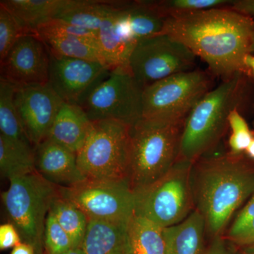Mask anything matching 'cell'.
<instances>
[{
	"instance_id": "4",
	"label": "cell",
	"mask_w": 254,
	"mask_h": 254,
	"mask_svg": "<svg viewBox=\"0 0 254 254\" xmlns=\"http://www.w3.org/2000/svg\"><path fill=\"white\" fill-rule=\"evenodd\" d=\"M185 120L142 118L131 127L128 180L133 191L151 185L173 168Z\"/></svg>"
},
{
	"instance_id": "17",
	"label": "cell",
	"mask_w": 254,
	"mask_h": 254,
	"mask_svg": "<svg viewBox=\"0 0 254 254\" xmlns=\"http://www.w3.org/2000/svg\"><path fill=\"white\" fill-rule=\"evenodd\" d=\"M91 124L81 105L64 102L47 138L76 154L86 141Z\"/></svg>"
},
{
	"instance_id": "31",
	"label": "cell",
	"mask_w": 254,
	"mask_h": 254,
	"mask_svg": "<svg viewBox=\"0 0 254 254\" xmlns=\"http://www.w3.org/2000/svg\"><path fill=\"white\" fill-rule=\"evenodd\" d=\"M22 240L14 225L11 223L3 224L0 226V249L1 250L14 248L22 243Z\"/></svg>"
},
{
	"instance_id": "30",
	"label": "cell",
	"mask_w": 254,
	"mask_h": 254,
	"mask_svg": "<svg viewBox=\"0 0 254 254\" xmlns=\"http://www.w3.org/2000/svg\"><path fill=\"white\" fill-rule=\"evenodd\" d=\"M45 248L48 254H64L73 249L69 237L60 226L51 211H49L47 217Z\"/></svg>"
},
{
	"instance_id": "10",
	"label": "cell",
	"mask_w": 254,
	"mask_h": 254,
	"mask_svg": "<svg viewBox=\"0 0 254 254\" xmlns=\"http://www.w3.org/2000/svg\"><path fill=\"white\" fill-rule=\"evenodd\" d=\"M196 56L181 42L165 33L141 41L128 58L127 67L140 84L194 69Z\"/></svg>"
},
{
	"instance_id": "11",
	"label": "cell",
	"mask_w": 254,
	"mask_h": 254,
	"mask_svg": "<svg viewBox=\"0 0 254 254\" xmlns=\"http://www.w3.org/2000/svg\"><path fill=\"white\" fill-rule=\"evenodd\" d=\"M60 196L92 220L128 222L134 215V195L128 180H86L76 186L60 188Z\"/></svg>"
},
{
	"instance_id": "14",
	"label": "cell",
	"mask_w": 254,
	"mask_h": 254,
	"mask_svg": "<svg viewBox=\"0 0 254 254\" xmlns=\"http://www.w3.org/2000/svg\"><path fill=\"white\" fill-rule=\"evenodd\" d=\"M14 103L25 131L36 148L48 137L63 100L48 83L16 86Z\"/></svg>"
},
{
	"instance_id": "39",
	"label": "cell",
	"mask_w": 254,
	"mask_h": 254,
	"mask_svg": "<svg viewBox=\"0 0 254 254\" xmlns=\"http://www.w3.org/2000/svg\"><path fill=\"white\" fill-rule=\"evenodd\" d=\"M251 52L252 53H254V31L253 33V39H252V49H251Z\"/></svg>"
},
{
	"instance_id": "27",
	"label": "cell",
	"mask_w": 254,
	"mask_h": 254,
	"mask_svg": "<svg viewBox=\"0 0 254 254\" xmlns=\"http://www.w3.org/2000/svg\"><path fill=\"white\" fill-rule=\"evenodd\" d=\"M227 238L242 247L254 245V193L232 223Z\"/></svg>"
},
{
	"instance_id": "34",
	"label": "cell",
	"mask_w": 254,
	"mask_h": 254,
	"mask_svg": "<svg viewBox=\"0 0 254 254\" xmlns=\"http://www.w3.org/2000/svg\"><path fill=\"white\" fill-rule=\"evenodd\" d=\"M11 254H36V252L31 245L22 242L13 249Z\"/></svg>"
},
{
	"instance_id": "7",
	"label": "cell",
	"mask_w": 254,
	"mask_h": 254,
	"mask_svg": "<svg viewBox=\"0 0 254 254\" xmlns=\"http://www.w3.org/2000/svg\"><path fill=\"white\" fill-rule=\"evenodd\" d=\"M193 163L177 160L156 182L133 191L134 215L162 228L185 220L194 206L191 187Z\"/></svg>"
},
{
	"instance_id": "22",
	"label": "cell",
	"mask_w": 254,
	"mask_h": 254,
	"mask_svg": "<svg viewBox=\"0 0 254 254\" xmlns=\"http://www.w3.org/2000/svg\"><path fill=\"white\" fill-rule=\"evenodd\" d=\"M33 34L46 44L51 54L100 62L105 65L100 55L99 47L93 42L66 33L43 32Z\"/></svg>"
},
{
	"instance_id": "33",
	"label": "cell",
	"mask_w": 254,
	"mask_h": 254,
	"mask_svg": "<svg viewBox=\"0 0 254 254\" xmlns=\"http://www.w3.org/2000/svg\"><path fill=\"white\" fill-rule=\"evenodd\" d=\"M203 254H231L227 247L225 241L220 236L214 237L211 245Z\"/></svg>"
},
{
	"instance_id": "32",
	"label": "cell",
	"mask_w": 254,
	"mask_h": 254,
	"mask_svg": "<svg viewBox=\"0 0 254 254\" xmlns=\"http://www.w3.org/2000/svg\"><path fill=\"white\" fill-rule=\"evenodd\" d=\"M230 8L254 19V0H234Z\"/></svg>"
},
{
	"instance_id": "19",
	"label": "cell",
	"mask_w": 254,
	"mask_h": 254,
	"mask_svg": "<svg viewBox=\"0 0 254 254\" xmlns=\"http://www.w3.org/2000/svg\"><path fill=\"white\" fill-rule=\"evenodd\" d=\"M124 3V1L69 0L55 18L98 33L105 20Z\"/></svg>"
},
{
	"instance_id": "6",
	"label": "cell",
	"mask_w": 254,
	"mask_h": 254,
	"mask_svg": "<svg viewBox=\"0 0 254 254\" xmlns=\"http://www.w3.org/2000/svg\"><path fill=\"white\" fill-rule=\"evenodd\" d=\"M130 130L131 127L115 120L92 122L76 153L78 168L87 180L129 181Z\"/></svg>"
},
{
	"instance_id": "12",
	"label": "cell",
	"mask_w": 254,
	"mask_h": 254,
	"mask_svg": "<svg viewBox=\"0 0 254 254\" xmlns=\"http://www.w3.org/2000/svg\"><path fill=\"white\" fill-rule=\"evenodd\" d=\"M110 70L100 62L65 58L50 53L48 83L64 102L81 105Z\"/></svg>"
},
{
	"instance_id": "28",
	"label": "cell",
	"mask_w": 254,
	"mask_h": 254,
	"mask_svg": "<svg viewBox=\"0 0 254 254\" xmlns=\"http://www.w3.org/2000/svg\"><path fill=\"white\" fill-rule=\"evenodd\" d=\"M228 123L232 131L228 141L230 153L235 155H243L253 141L254 132L250 129L239 110H233L230 113Z\"/></svg>"
},
{
	"instance_id": "24",
	"label": "cell",
	"mask_w": 254,
	"mask_h": 254,
	"mask_svg": "<svg viewBox=\"0 0 254 254\" xmlns=\"http://www.w3.org/2000/svg\"><path fill=\"white\" fill-rule=\"evenodd\" d=\"M50 211L69 237L73 248L79 249L88 227V218L86 214L71 202L58 195L52 202Z\"/></svg>"
},
{
	"instance_id": "3",
	"label": "cell",
	"mask_w": 254,
	"mask_h": 254,
	"mask_svg": "<svg viewBox=\"0 0 254 254\" xmlns=\"http://www.w3.org/2000/svg\"><path fill=\"white\" fill-rule=\"evenodd\" d=\"M247 77L238 73L222 81L195 104L184 125L177 160L194 163L218 145L228 128L230 113L245 101Z\"/></svg>"
},
{
	"instance_id": "5",
	"label": "cell",
	"mask_w": 254,
	"mask_h": 254,
	"mask_svg": "<svg viewBox=\"0 0 254 254\" xmlns=\"http://www.w3.org/2000/svg\"><path fill=\"white\" fill-rule=\"evenodd\" d=\"M57 195L54 185L38 172L9 180V187L2 193L6 213L18 230L22 242L43 254L47 217Z\"/></svg>"
},
{
	"instance_id": "20",
	"label": "cell",
	"mask_w": 254,
	"mask_h": 254,
	"mask_svg": "<svg viewBox=\"0 0 254 254\" xmlns=\"http://www.w3.org/2000/svg\"><path fill=\"white\" fill-rule=\"evenodd\" d=\"M68 1L69 0H4L0 4L14 15L27 34L42 23L56 17Z\"/></svg>"
},
{
	"instance_id": "38",
	"label": "cell",
	"mask_w": 254,
	"mask_h": 254,
	"mask_svg": "<svg viewBox=\"0 0 254 254\" xmlns=\"http://www.w3.org/2000/svg\"><path fill=\"white\" fill-rule=\"evenodd\" d=\"M64 254H82L81 250L78 248L71 249V250L68 251L66 253Z\"/></svg>"
},
{
	"instance_id": "41",
	"label": "cell",
	"mask_w": 254,
	"mask_h": 254,
	"mask_svg": "<svg viewBox=\"0 0 254 254\" xmlns=\"http://www.w3.org/2000/svg\"></svg>"
},
{
	"instance_id": "16",
	"label": "cell",
	"mask_w": 254,
	"mask_h": 254,
	"mask_svg": "<svg viewBox=\"0 0 254 254\" xmlns=\"http://www.w3.org/2000/svg\"><path fill=\"white\" fill-rule=\"evenodd\" d=\"M128 223L88 219L82 254H131Z\"/></svg>"
},
{
	"instance_id": "40",
	"label": "cell",
	"mask_w": 254,
	"mask_h": 254,
	"mask_svg": "<svg viewBox=\"0 0 254 254\" xmlns=\"http://www.w3.org/2000/svg\"></svg>"
},
{
	"instance_id": "37",
	"label": "cell",
	"mask_w": 254,
	"mask_h": 254,
	"mask_svg": "<svg viewBox=\"0 0 254 254\" xmlns=\"http://www.w3.org/2000/svg\"><path fill=\"white\" fill-rule=\"evenodd\" d=\"M237 254H254V245L242 247V250Z\"/></svg>"
},
{
	"instance_id": "1",
	"label": "cell",
	"mask_w": 254,
	"mask_h": 254,
	"mask_svg": "<svg viewBox=\"0 0 254 254\" xmlns=\"http://www.w3.org/2000/svg\"><path fill=\"white\" fill-rule=\"evenodd\" d=\"M254 19L229 7L203 10L165 20L163 33L186 46L222 81L238 73L252 76L245 65L252 54Z\"/></svg>"
},
{
	"instance_id": "23",
	"label": "cell",
	"mask_w": 254,
	"mask_h": 254,
	"mask_svg": "<svg viewBox=\"0 0 254 254\" xmlns=\"http://www.w3.org/2000/svg\"><path fill=\"white\" fill-rule=\"evenodd\" d=\"M131 254H164L163 228L133 215L128 223Z\"/></svg>"
},
{
	"instance_id": "13",
	"label": "cell",
	"mask_w": 254,
	"mask_h": 254,
	"mask_svg": "<svg viewBox=\"0 0 254 254\" xmlns=\"http://www.w3.org/2000/svg\"><path fill=\"white\" fill-rule=\"evenodd\" d=\"M50 53L36 35H23L1 62V78L15 86L48 84Z\"/></svg>"
},
{
	"instance_id": "9",
	"label": "cell",
	"mask_w": 254,
	"mask_h": 254,
	"mask_svg": "<svg viewBox=\"0 0 254 254\" xmlns=\"http://www.w3.org/2000/svg\"><path fill=\"white\" fill-rule=\"evenodd\" d=\"M212 82L210 73L193 69L152 83L143 91V118L185 121Z\"/></svg>"
},
{
	"instance_id": "8",
	"label": "cell",
	"mask_w": 254,
	"mask_h": 254,
	"mask_svg": "<svg viewBox=\"0 0 254 254\" xmlns=\"http://www.w3.org/2000/svg\"><path fill=\"white\" fill-rule=\"evenodd\" d=\"M144 87L127 66L112 68L81 105L91 122L115 120L133 127L143 118Z\"/></svg>"
},
{
	"instance_id": "18",
	"label": "cell",
	"mask_w": 254,
	"mask_h": 254,
	"mask_svg": "<svg viewBox=\"0 0 254 254\" xmlns=\"http://www.w3.org/2000/svg\"><path fill=\"white\" fill-rule=\"evenodd\" d=\"M205 223L198 210H193L185 220L163 229L164 254H203Z\"/></svg>"
},
{
	"instance_id": "2",
	"label": "cell",
	"mask_w": 254,
	"mask_h": 254,
	"mask_svg": "<svg viewBox=\"0 0 254 254\" xmlns=\"http://www.w3.org/2000/svg\"><path fill=\"white\" fill-rule=\"evenodd\" d=\"M191 187L195 210L206 232L220 236L232 215L254 193V166L243 155L200 158L193 165Z\"/></svg>"
},
{
	"instance_id": "26",
	"label": "cell",
	"mask_w": 254,
	"mask_h": 254,
	"mask_svg": "<svg viewBox=\"0 0 254 254\" xmlns=\"http://www.w3.org/2000/svg\"><path fill=\"white\" fill-rule=\"evenodd\" d=\"M164 18H173L214 8L229 7L231 0H148Z\"/></svg>"
},
{
	"instance_id": "25",
	"label": "cell",
	"mask_w": 254,
	"mask_h": 254,
	"mask_svg": "<svg viewBox=\"0 0 254 254\" xmlns=\"http://www.w3.org/2000/svg\"><path fill=\"white\" fill-rule=\"evenodd\" d=\"M35 151L18 146L0 135V171L8 180L36 171Z\"/></svg>"
},
{
	"instance_id": "29",
	"label": "cell",
	"mask_w": 254,
	"mask_h": 254,
	"mask_svg": "<svg viewBox=\"0 0 254 254\" xmlns=\"http://www.w3.org/2000/svg\"><path fill=\"white\" fill-rule=\"evenodd\" d=\"M26 34L16 17L0 4V62L3 61L15 43Z\"/></svg>"
},
{
	"instance_id": "21",
	"label": "cell",
	"mask_w": 254,
	"mask_h": 254,
	"mask_svg": "<svg viewBox=\"0 0 254 254\" xmlns=\"http://www.w3.org/2000/svg\"><path fill=\"white\" fill-rule=\"evenodd\" d=\"M16 86L0 78V135L18 146L35 151L14 103Z\"/></svg>"
},
{
	"instance_id": "35",
	"label": "cell",
	"mask_w": 254,
	"mask_h": 254,
	"mask_svg": "<svg viewBox=\"0 0 254 254\" xmlns=\"http://www.w3.org/2000/svg\"><path fill=\"white\" fill-rule=\"evenodd\" d=\"M245 65L250 70L252 76H254V55L252 54L247 55L245 59Z\"/></svg>"
},
{
	"instance_id": "36",
	"label": "cell",
	"mask_w": 254,
	"mask_h": 254,
	"mask_svg": "<svg viewBox=\"0 0 254 254\" xmlns=\"http://www.w3.org/2000/svg\"><path fill=\"white\" fill-rule=\"evenodd\" d=\"M245 154L247 155V158L254 160V138L251 143L250 146L246 150Z\"/></svg>"
},
{
	"instance_id": "15",
	"label": "cell",
	"mask_w": 254,
	"mask_h": 254,
	"mask_svg": "<svg viewBox=\"0 0 254 254\" xmlns=\"http://www.w3.org/2000/svg\"><path fill=\"white\" fill-rule=\"evenodd\" d=\"M35 165L43 178L61 188L76 186L87 180L78 168L76 153L49 138L35 148Z\"/></svg>"
}]
</instances>
